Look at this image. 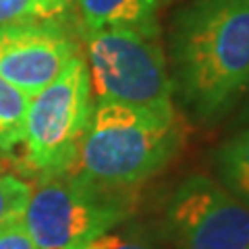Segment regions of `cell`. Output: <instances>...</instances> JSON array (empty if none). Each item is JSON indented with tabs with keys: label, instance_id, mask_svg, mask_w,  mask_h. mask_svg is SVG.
<instances>
[{
	"label": "cell",
	"instance_id": "obj_1",
	"mask_svg": "<svg viewBox=\"0 0 249 249\" xmlns=\"http://www.w3.org/2000/svg\"><path fill=\"white\" fill-rule=\"evenodd\" d=\"M173 93L201 123L222 116L249 89V0H191L168 34Z\"/></svg>",
	"mask_w": 249,
	"mask_h": 249
},
{
	"label": "cell",
	"instance_id": "obj_2",
	"mask_svg": "<svg viewBox=\"0 0 249 249\" xmlns=\"http://www.w3.org/2000/svg\"><path fill=\"white\" fill-rule=\"evenodd\" d=\"M183 145L185 124L175 106L93 102L69 175L102 189L127 191L164 170Z\"/></svg>",
	"mask_w": 249,
	"mask_h": 249
},
{
	"label": "cell",
	"instance_id": "obj_3",
	"mask_svg": "<svg viewBox=\"0 0 249 249\" xmlns=\"http://www.w3.org/2000/svg\"><path fill=\"white\" fill-rule=\"evenodd\" d=\"M93 102H114L142 108H168L173 81L160 31L100 29L83 34Z\"/></svg>",
	"mask_w": 249,
	"mask_h": 249
},
{
	"label": "cell",
	"instance_id": "obj_4",
	"mask_svg": "<svg viewBox=\"0 0 249 249\" xmlns=\"http://www.w3.org/2000/svg\"><path fill=\"white\" fill-rule=\"evenodd\" d=\"M127 214V191L102 189L65 173L44 177L31 189L21 222L37 249H88Z\"/></svg>",
	"mask_w": 249,
	"mask_h": 249
},
{
	"label": "cell",
	"instance_id": "obj_5",
	"mask_svg": "<svg viewBox=\"0 0 249 249\" xmlns=\"http://www.w3.org/2000/svg\"><path fill=\"white\" fill-rule=\"evenodd\" d=\"M93 108L88 65L79 52L56 79L29 98L23 145L31 168L44 177L71 170Z\"/></svg>",
	"mask_w": 249,
	"mask_h": 249
},
{
	"label": "cell",
	"instance_id": "obj_6",
	"mask_svg": "<svg viewBox=\"0 0 249 249\" xmlns=\"http://www.w3.org/2000/svg\"><path fill=\"white\" fill-rule=\"evenodd\" d=\"M175 249H249V208L206 175L183 178L164 210Z\"/></svg>",
	"mask_w": 249,
	"mask_h": 249
},
{
	"label": "cell",
	"instance_id": "obj_7",
	"mask_svg": "<svg viewBox=\"0 0 249 249\" xmlns=\"http://www.w3.org/2000/svg\"><path fill=\"white\" fill-rule=\"evenodd\" d=\"M79 54L77 40L56 19L0 25V77L36 96Z\"/></svg>",
	"mask_w": 249,
	"mask_h": 249
},
{
	"label": "cell",
	"instance_id": "obj_8",
	"mask_svg": "<svg viewBox=\"0 0 249 249\" xmlns=\"http://www.w3.org/2000/svg\"><path fill=\"white\" fill-rule=\"evenodd\" d=\"M81 19V29H137L158 34L160 0H73Z\"/></svg>",
	"mask_w": 249,
	"mask_h": 249
},
{
	"label": "cell",
	"instance_id": "obj_9",
	"mask_svg": "<svg viewBox=\"0 0 249 249\" xmlns=\"http://www.w3.org/2000/svg\"><path fill=\"white\" fill-rule=\"evenodd\" d=\"M214 166L218 183L249 208V127L218 147Z\"/></svg>",
	"mask_w": 249,
	"mask_h": 249
},
{
	"label": "cell",
	"instance_id": "obj_10",
	"mask_svg": "<svg viewBox=\"0 0 249 249\" xmlns=\"http://www.w3.org/2000/svg\"><path fill=\"white\" fill-rule=\"evenodd\" d=\"M29 96L0 77V152H11L23 143Z\"/></svg>",
	"mask_w": 249,
	"mask_h": 249
},
{
	"label": "cell",
	"instance_id": "obj_11",
	"mask_svg": "<svg viewBox=\"0 0 249 249\" xmlns=\"http://www.w3.org/2000/svg\"><path fill=\"white\" fill-rule=\"evenodd\" d=\"M69 11L60 0H0V25L37 19H58Z\"/></svg>",
	"mask_w": 249,
	"mask_h": 249
},
{
	"label": "cell",
	"instance_id": "obj_12",
	"mask_svg": "<svg viewBox=\"0 0 249 249\" xmlns=\"http://www.w3.org/2000/svg\"><path fill=\"white\" fill-rule=\"evenodd\" d=\"M31 189V183L9 173H0V227L23 216Z\"/></svg>",
	"mask_w": 249,
	"mask_h": 249
},
{
	"label": "cell",
	"instance_id": "obj_13",
	"mask_svg": "<svg viewBox=\"0 0 249 249\" xmlns=\"http://www.w3.org/2000/svg\"><path fill=\"white\" fill-rule=\"evenodd\" d=\"M0 249H37L21 218L0 227Z\"/></svg>",
	"mask_w": 249,
	"mask_h": 249
},
{
	"label": "cell",
	"instance_id": "obj_14",
	"mask_svg": "<svg viewBox=\"0 0 249 249\" xmlns=\"http://www.w3.org/2000/svg\"><path fill=\"white\" fill-rule=\"evenodd\" d=\"M88 249H154V247L143 243V241H139V239L121 237V235L108 232V235L100 237L98 241H93Z\"/></svg>",
	"mask_w": 249,
	"mask_h": 249
},
{
	"label": "cell",
	"instance_id": "obj_15",
	"mask_svg": "<svg viewBox=\"0 0 249 249\" xmlns=\"http://www.w3.org/2000/svg\"><path fill=\"white\" fill-rule=\"evenodd\" d=\"M241 123H245L247 127H249V104H247V108L243 110V114H241Z\"/></svg>",
	"mask_w": 249,
	"mask_h": 249
},
{
	"label": "cell",
	"instance_id": "obj_16",
	"mask_svg": "<svg viewBox=\"0 0 249 249\" xmlns=\"http://www.w3.org/2000/svg\"><path fill=\"white\" fill-rule=\"evenodd\" d=\"M60 2H65V4L69 6V9H71V6H73V0H60Z\"/></svg>",
	"mask_w": 249,
	"mask_h": 249
},
{
	"label": "cell",
	"instance_id": "obj_17",
	"mask_svg": "<svg viewBox=\"0 0 249 249\" xmlns=\"http://www.w3.org/2000/svg\"><path fill=\"white\" fill-rule=\"evenodd\" d=\"M166 2H173V0H160V4H166Z\"/></svg>",
	"mask_w": 249,
	"mask_h": 249
}]
</instances>
